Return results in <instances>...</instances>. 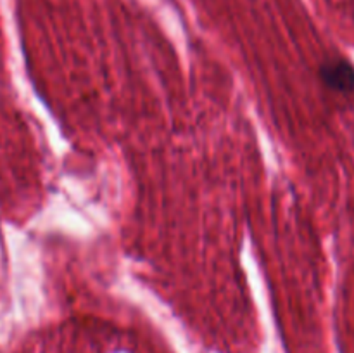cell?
<instances>
[{
  "mask_svg": "<svg viewBox=\"0 0 354 353\" xmlns=\"http://www.w3.org/2000/svg\"><path fill=\"white\" fill-rule=\"evenodd\" d=\"M322 78L330 89L339 92H353L354 90V69L349 62L334 61L322 66Z\"/></svg>",
  "mask_w": 354,
  "mask_h": 353,
  "instance_id": "cell-1",
  "label": "cell"
}]
</instances>
